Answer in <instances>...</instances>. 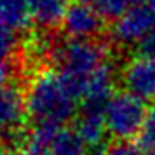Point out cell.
<instances>
[{
	"mask_svg": "<svg viewBox=\"0 0 155 155\" xmlns=\"http://www.w3.org/2000/svg\"><path fill=\"white\" fill-rule=\"evenodd\" d=\"M78 99L58 71H40L26 87L25 108L35 126L63 129V124L77 112Z\"/></svg>",
	"mask_w": 155,
	"mask_h": 155,
	"instance_id": "obj_1",
	"label": "cell"
},
{
	"mask_svg": "<svg viewBox=\"0 0 155 155\" xmlns=\"http://www.w3.org/2000/svg\"><path fill=\"white\" fill-rule=\"evenodd\" d=\"M54 59L59 66L58 73L82 99L91 78L108 59V56L105 47L94 40L70 38L68 42L58 45Z\"/></svg>",
	"mask_w": 155,
	"mask_h": 155,
	"instance_id": "obj_2",
	"label": "cell"
},
{
	"mask_svg": "<svg viewBox=\"0 0 155 155\" xmlns=\"http://www.w3.org/2000/svg\"><path fill=\"white\" fill-rule=\"evenodd\" d=\"M145 119L147 110L143 101L127 92L113 94L105 110L106 133L120 143H126L127 140L141 134Z\"/></svg>",
	"mask_w": 155,
	"mask_h": 155,
	"instance_id": "obj_3",
	"label": "cell"
},
{
	"mask_svg": "<svg viewBox=\"0 0 155 155\" xmlns=\"http://www.w3.org/2000/svg\"><path fill=\"white\" fill-rule=\"evenodd\" d=\"M155 26V0H147L122 14L110 28V37L115 44L129 47L138 44L147 37Z\"/></svg>",
	"mask_w": 155,
	"mask_h": 155,
	"instance_id": "obj_4",
	"label": "cell"
},
{
	"mask_svg": "<svg viewBox=\"0 0 155 155\" xmlns=\"http://www.w3.org/2000/svg\"><path fill=\"white\" fill-rule=\"evenodd\" d=\"M127 94L140 101H155V61L143 56L129 59L120 71Z\"/></svg>",
	"mask_w": 155,
	"mask_h": 155,
	"instance_id": "obj_5",
	"label": "cell"
},
{
	"mask_svg": "<svg viewBox=\"0 0 155 155\" xmlns=\"http://www.w3.org/2000/svg\"><path fill=\"white\" fill-rule=\"evenodd\" d=\"M64 31L75 40H92L103 30V16L91 4H71L63 19Z\"/></svg>",
	"mask_w": 155,
	"mask_h": 155,
	"instance_id": "obj_6",
	"label": "cell"
},
{
	"mask_svg": "<svg viewBox=\"0 0 155 155\" xmlns=\"http://www.w3.org/2000/svg\"><path fill=\"white\" fill-rule=\"evenodd\" d=\"M25 112V98L18 87L7 85L0 89V140L18 133Z\"/></svg>",
	"mask_w": 155,
	"mask_h": 155,
	"instance_id": "obj_7",
	"label": "cell"
},
{
	"mask_svg": "<svg viewBox=\"0 0 155 155\" xmlns=\"http://www.w3.org/2000/svg\"><path fill=\"white\" fill-rule=\"evenodd\" d=\"M75 133L82 140L85 148H92V150L99 148L106 136L105 112L80 108L77 115V122H75Z\"/></svg>",
	"mask_w": 155,
	"mask_h": 155,
	"instance_id": "obj_8",
	"label": "cell"
},
{
	"mask_svg": "<svg viewBox=\"0 0 155 155\" xmlns=\"http://www.w3.org/2000/svg\"><path fill=\"white\" fill-rule=\"evenodd\" d=\"M30 19L40 28H54L63 23L68 11V0H26Z\"/></svg>",
	"mask_w": 155,
	"mask_h": 155,
	"instance_id": "obj_9",
	"label": "cell"
},
{
	"mask_svg": "<svg viewBox=\"0 0 155 155\" xmlns=\"http://www.w3.org/2000/svg\"><path fill=\"white\" fill-rule=\"evenodd\" d=\"M30 21L26 0H0V26L16 33L26 28Z\"/></svg>",
	"mask_w": 155,
	"mask_h": 155,
	"instance_id": "obj_10",
	"label": "cell"
},
{
	"mask_svg": "<svg viewBox=\"0 0 155 155\" xmlns=\"http://www.w3.org/2000/svg\"><path fill=\"white\" fill-rule=\"evenodd\" d=\"M51 155H84L85 145L75 131L61 129L51 143Z\"/></svg>",
	"mask_w": 155,
	"mask_h": 155,
	"instance_id": "obj_11",
	"label": "cell"
},
{
	"mask_svg": "<svg viewBox=\"0 0 155 155\" xmlns=\"http://www.w3.org/2000/svg\"><path fill=\"white\" fill-rule=\"evenodd\" d=\"M58 49V44L52 40V37L45 31H38L28 38V45H26V54L31 61L40 63L49 56L54 58Z\"/></svg>",
	"mask_w": 155,
	"mask_h": 155,
	"instance_id": "obj_12",
	"label": "cell"
},
{
	"mask_svg": "<svg viewBox=\"0 0 155 155\" xmlns=\"http://www.w3.org/2000/svg\"><path fill=\"white\" fill-rule=\"evenodd\" d=\"M143 2H147V0H99L96 5H98L101 16L110 18V19H119L129 9L136 7Z\"/></svg>",
	"mask_w": 155,
	"mask_h": 155,
	"instance_id": "obj_13",
	"label": "cell"
},
{
	"mask_svg": "<svg viewBox=\"0 0 155 155\" xmlns=\"http://www.w3.org/2000/svg\"><path fill=\"white\" fill-rule=\"evenodd\" d=\"M140 143L150 155H155V101H152V105L147 110V119L140 134Z\"/></svg>",
	"mask_w": 155,
	"mask_h": 155,
	"instance_id": "obj_14",
	"label": "cell"
},
{
	"mask_svg": "<svg viewBox=\"0 0 155 155\" xmlns=\"http://www.w3.org/2000/svg\"><path fill=\"white\" fill-rule=\"evenodd\" d=\"M16 45H18L16 33L0 26V63H5V59L16 51Z\"/></svg>",
	"mask_w": 155,
	"mask_h": 155,
	"instance_id": "obj_15",
	"label": "cell"
},
{
	"mask_svg": "<svg viewBox=\"0 0 155 155\" xmlns=\"http://www.w3.org/2000/svg\"><path fill=\"white\" fill-rule=\"evenodd\" d=\"M138 49H140V56L155 61V26L150 30L147 33V37L138 44Z\"/></svg>",
	"mask_w": 155,
	"mask_h": 155,
	"instance_id": "obj_16",
	"label": "cell"
},
{
	"mask_svg": "<svg viewBox=\"0 0 155 155\" xmlns=\"http://www.w3.org/2000/svg\"><path fill=\"white\" fill-rule=\"evenodd\" d=\"M49 147L51 145H42V143H37V141L28 138L26 145H25V148L21 150L19 155H51Z\"/></svg>",
	"mask_w": 155,
	"mask_h": 155,
	"instance_id": "obj_17",
	"label": "cell"
},
{
	"mask_svg": "<svg viewBox=\"0 0 155 155\" xmlns=\"http://www.w3.org/2000/svg\"><path fill=\"white\" fill-rule=\"evenodd\" d=\"M105 155H141V152L131 143H117L108 148Z\"/></svg>",
	"mask_w": 155,
	"mask_h": 155,
	"instance_id": "obj_18",
	"label": "cell"
},
{
	"mask_svg": "<svg viewBox=\"0 0 155 155\" xmlns=\"http://www.w3.org/2000/svg\"><path fill=\"white\" fill-rule=\"evenodd\" d=\"M9 77H11V70H9L7 63H0V89L9 85Z\"/></svg>",
	"mask_w": 155,
	"mask_h": 155,
	"instance_id": "obj_19",
	"label": "cell"
},
{
	"mask_svg": "<svg viewBox=\"0 0 155 155\" xmlns=\"http://www.w3.org/2000/svg\"><path fill=\"white\" fill-rule=\"evenodd\" d=\"M0 155H11V152H9L5 147H2V145H0Z\"/></svg>",
	"mask_w": 155,
	"mask_h": 155,
	"instance_id": "obj_20",
	"label": "cell"
},
{
	"mask_svg": "<svg viewBox=\"0 0 155 155\" xmlns=\"http://www.w3.org/2000/svg\"><path fill=\"white\" fill-rule=\"evenodd\" d=\"M78 2H84V4H91V5H92V4H98L99 0H78Z\"/></svg>",
	"mask_w": 155,
	"mask_h": 155,
	"instance_id": "obj_21",
	"label": "cell"
}]
</instances>
